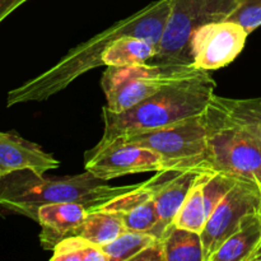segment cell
<instances>
[{
	"label": "cell",
	"instance_id": "obj_1",
	"mask_svg": "<svg viewBox=\"0 0 261 261\" xmlns=\"http://www.w3.org/2000/svg\"><path fill=\"white\" fill-rule=\"evenodd\" d=\"M171 3L172 0L150 3L71 48L50 69L8 92L7 107L27 102H42L64 91L87 71L103 65V51L112 41L121 36H137L158 46L170 15Z\"/></svg>",
	"mask_w": 261,
	"mask_h": 261
},
{
	"label": "cell",
	"instance_id": "obj_2",
	"mask_svg": "<svg viewBox=\"0 0 261 261\" xmlns=\"http://www.w3.org/2000/svg\"><path fill=\"white\" fill-rule=\"evenodd\" d=\"M216 87V81L209 71L198 70L167 84L126 111L112 112L105 106L102 109L103 135L93 148L99 149L115 140L199 116L211 105Z\"/></svg>",
	"mask_w": 261,
	"mask_h": 261
},
{
	"label": "cell",
	"instance_id": "obj_3",
	"mask_svg": "<svg viewBox=\"0 0 261 261\" xmlns=\"http://www.w3.org/2000/svg\"><path fill=\"white\" fill-rule=\"evenodd\" d=\"M138 186H111L88 171L64 177L15 171L0 178V217L23 216L33 221L41 205L53 203H79L91 212Z\"/></svg>",
	"mask_w": 261,
	"mask_h": 261
},
{
	"label": "cell",
	"instance_id": "obj_4",
	"mask_svg": "<svg viewBox=\"0 0 261 261\" xmlns=\"http://www.w3.org/2000/svg\"><path fill=\"white\" fill-rule=\"evenodd\" d=\"M208 127L205 170L261 184V142L211 102L203 114Z\"/></svg>",
	"mask_w": 261,
	"mask_h": 261
},
{
	"label": "cell",
	"instance_id": "obj_5",
	"mask_svg": "<svg viewBox=\"0 0 261 261\" xmlns=\"http://www.w3.org/2000/svg\"><path fill=\"white\" fill-rule=\"evenodd\" d=\"M240 0H172L157 54L150 64L193 66L191 38L203 25L228 19Z\"/></svg>",
	"mask_w": 261,
	"mask_h": 261
},
{
	"label": "cell",
	"instance_id": "obj_6",
	"mask_svg": "<svg viewBox=\"0 0 261 261\" xmlns=\"http://www.w3.org/2000/svg\"><path fill=\"white\" fill-rule=\"evenodd\" d=\"M191 65L165 66L139 64L127 66H107L101 78L106 96V107L112 112H122L137 106L167 84L196 73Z\"/></svg>",
	"mask_w": 261,
	"mask_h": 261
},
{
	"label": "cell",
	"instance_id": "obj_7",
	"mask_svg": "<svg viewBox=\"0 0 261 261\" xmlns=\"http://www.w3.org/2000/svg\"><path fill=\"white\" fill-rule=\"evenodd\" d=\"M203 114L115 142L135 143L154 150L162 155L168 170L208 171L205 170L208 127Z\"/></svg>",
	"mask_w": 261,
	"mask_h": 261
},
{
	"label": "cell",
	"instance_id": "obj_8",
	"mask_svg": "<svg viewBox=\"0 0 261 261\" xmlns=\"http://www.w3.org/2000/svg\"><path fill=\"white\" fill-rule=\"evenodd\" d=\"M256 212H261V184L239 178L212 212L201 232L204 261H209L241 222Z\"/></svg>",
	"mask_w": 261,
	"mask_h": 261
},
{
	"label": "cell",
	"instance_id": "obj_9",
	"mask_svg": "<svg viewBox=\"0 0 261 261\" xmlns=\"http://www.w3.org/2000/svg\"><path fill=\"white\" fill-rule=\"evenodd\" d=\"M84 168L96 177L109 181L126 175L168 170L162 155L143 145L112 142L103 148H92L84 154Z\"/></svg>",
	"mask_w": 261,
	"mask_h": 261
},
{
	"label": "cell",
	"instance_id": "obj_10",
	"mask_svg": "<svg viewBox=\"0 0 261 261\" xmlns=\"http://www.w3.org/2000/svg\"><path fill=\"white\" fill-rule=\"evenodd\" d=\"M250 33L233 20H219L203 25L191 38V60L199 70H218L242 53Z\"/></svg>",
	"mask_w": 261,
	"mask_h": 261
},
{
	"label": "cell",
	"instance_id": "obj_11",
	"mask_svg": "<svg viewBox=\"0 0 261 261\" xmlns=\"http://www.w3.org/2000/svg\"><path fill=\"white\" fill-rule=\"evenodd\" d=\"M203 171L198 170H165L154 176V201L158 214V223L153 231L161 239L166 229L173 224L175 217L182 206L194 181Z\"/></svg>",
	"mask_w": 261,
	"mask_h": 261
},
{
	"label": "cell",
	"instance_id": "obj_12",
	"mask_svg": "<svg viewBox=\"0 0 261 261\" xmlns=\"http://www.w3.org/2000/svg\"><path fill=\"white\" fill-rule=\"evenodd\" d=\"M154 191L155 180L152 177L145 182L139 184L134 190L117 196L101 208L119 214L126 231L153 234L158 223Z\"/></svg>",
	"mask_w": 261,
	"mask_h": 261
},
{
	"label": "cell",
	"instance_id": "obj_13",
	"mask_svg": "<svg viewBox=\"0 0 261 261\" xmlns=\"http://www.w3.org/2000/svg\"><path fill=\"white\" fill-rule=\"evenodd\" d=\"M59 160L45 152L40 145L15 133L0 132V178L15 171L31 170L38 175L56 170Z\"/></svg>",
	"mask_w": 261,
	"mask_h": 261
},
{
	"label": "cell",
	"instance_id": "obj_14",
	"mask_svg": "<svg viewBox=\"0 0 261 261\" xmlns=\"http://www.w3.org/2000/svg\"><path fill=\"white\" fill-rule=\"evenodd\" d=\"M87 206L79 203H53L41 205L33 221L41 227L40 244L53 251L65 237L73 236L88 216Z\"/></svg>",
	"mask_w": 261,
	"mask_h": 261
},
{
	"label": "cell",
	"instance_id": "obj_15",
	"mask_svg": "<svg viewBox=\"0 0 261 261\" xmlns=\"http://www.w3.org/2000/svg\"><path fill=\"white\" fill-rule=\"evenodd\" d=\"M261 244V212L247 216L209 261H250Z\"/></svg>",
	"mask_w": 261,
	"mask_h": 261
},
{
	"label": "cell",
	"instance_id": "obj_16",
	"mask_svg": "<svg viewBox=\"0 0 261 261\" xmlns=\"http://www.w3.org/2000/svg\"><path fill=\"white\" fill-rule=\"evenodd\" d=\"M157 54V46L137 36H121L112 41L102 54L106 66L139 65L152 61Z\"/></svg>",
	"mask_w": 261,
	"mask_h": 261
},
{
	"label": "cell",
	"instance_id": "obj_17",
	"mask_svg": "<svg viewBox=\"0 0 261 261\" xmlns=\"http://www.w3.org/2000/svg\"><path fill=\"white\" fill-rule=\"evenodd\" d=\"M160 240L165 261H204L201 233L171 224Z\"/></svg>",
	"mask_w": 261,
	"mask_h": 261
},
{
	"label": "cell",
	"instance_id": "obj_18",
	"mask_svg": "<svg viewBox=\"0 0 261 261\" xmlns=\"http://www.w3.org/2000/svg\"><path fill=\"white\" fill-rule=\"evenodd\" d=\"M125 231L126 228L119 214L98 208L89 212L74 234L84 237L92 244L103 247L105 245L116 240Z\"/></svg>",
	"mask_w": 261,
	"mask_h": 261
},
{
	"label": "cell",
	"instance_id": "obj_19",
	"mask_svg": "<svg viewBox=\"0 0 261 261\" xmlns=\"http://www.w3.org/2000/svg\"><path fill=\"white\" fill-rule=\"evenodd\" d=\"M212 103L229 120L251 133L261 142V97L259 98H227L214 94Z\"/></svg>",
	"mask_w": 261,
	"mask_h": 261
},
{
	"label": "cell",
	"instance_id": "obj_20",
	"mask_svg": "<svg viewBox=\"0 0 261 261\" xmlns=\"http://www.w3.org/2000/svg\"><path fill=\"white\" fill-rule=\"evenodd\" d=\"M209 171H203L198 175L196 180L194 181L182 206L178 211L177 216L175 217L173 224L180 228L189 229V231L201 233L208 221V213L205 208V200H204V182H205L206 175Z\"/></svg>",
	"mask_w": 261,
	"mask_h": 261
},
{
	"label": "cell",
	"instance_id": "obj_21",
	"mask_svg": "<svg viewBox=\"0 0 261 261\" xmlns=\"http://www.w3.org/2000/svg\"><path fill=\"white\" fill-rule=\"evenodd\" d=\"M51 261H109L103 249L81 236L65 237L53 250Z\"/></svg>",
	"mask_w": 261,
	"mask_h": 261
},
{
	"label": "cell",
	"instance_id": "obj_22",
	"mask_svg": "<svg viewBox=\"0 0 261 261\" xmlns=\"http://www.w3.org/2000/svg\"><path fill=\"white\" fill-rule=\"evenodd\" d=\"M157 240L152 233L137 231H125L116 240L105 245L103 249L109 261L134 260L137 255Z\"/></svg>",
	"mask_w": 261,
	"mask_h": 261
},
{
	"label": "cell",
	"instance_id": "obj_23",
	"mask_svg": "<svg viewBox=\"0 0 261 261\" xmlns=\"http://www.w3.org/2000/svg\"><path fill=\"white\" fill-rule=\"evenodd\" d=\"M239 178L240 177L226 172H221V171H209L203 188L208 218L212 212L214 211V208L218 205L219 201L233 188Z\"/></svg>",
	"mask_w": 261,
	"mask_h": 261
},
{
	"label": "cell",
	"instance_id": "obj_24",
	"mask_svg": "<svg viewBox=\"0 0 261 261\" xmlns=\"http://www.w3.org/2000/svg\"><path fill=\"white\" fill-rule=\"evenodd\" d=\"M228 20L239 23L251 33L261 27V0H240Z\"/></svg>",
	"mask_w": 261,
	"mask_h": 261
},
{
	"label": "cell",
	"instance_id": "obj_25",
	"mask_svg": "<svg viewBox=\"0 0 261 261\" xmlns=\"http://www.w3.org/2000/svg\"><path fill=\"white\" fill-rule=\"evenodd\" d=\"M28 0H0V23Z\"/></svg>",
	"mask_w": 261,
	"mask_h": 261
},
{
	"label": "cell",
	"instance_id": "obj_26",
	"mask_svg": "<svg viewBox=\"0 0 261 261\" xmlns=\"http://www.w3.org/2000/svg\"><path fill=\"white\" fill-rule=\"evenodd\" d=\"M250 261H261V244L259 245V247L256 249V251L254 252V255L251 256V260Z\"/></svg>",
	"mask_w": 261,
	"mask_h": 261
}]
</instances>
